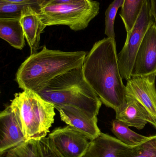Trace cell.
<instances>
[{
  "label": "cell",
  "instance_id": "5b68a950",
  "mask_svg": "<svg viewBox=\"0 0 156 157\" xmlns=\"http://www.w3.org/2000/svg\"><path fill=\"white\" fill-rule=\"evenodd\" d=\"M100 3L93 0H81L60 3L47 0L37 11L46 26L66 25L78 31L85 29L100 12Z\"/></svg>",
  "mask_w": 156,
  "mask_h": 157
},
{
  "label": "cell",
  "instance_id": "9a60e30c",
  "mask_svg": "<svg viewBox=\"0 0 156 157\" xmlns=\"http://www.w3.org/2000/svg\"><path fill=\"white\" fill-rule=\"evenodd\" d=\"M0 37L15 48L23 49L25 37L20 17H0Z\"/></svg>",
  "mask_w": 156,
  "mask_h": 157
},
{
  "label": "cell",
  "instance_id": "44dd1931",
  "mask_svg": "<svg viewBox=\"0 0 156 157\" xmlns=\"http://www.w3.org/2000/svg\"><path fill=\"white\" fill-rule=\"evenodd\" d=\"M27 6H28L0 0V17H20L23 8Z\"/></svg>",
  "mask_w": 156,
  "mask_h": 157
},
{
  "label": "cell",
  "instance_id": "8992f818",
  "mask_svg": "<svg viewBox=\"0 0 156 157\" xmlns=\"http://www.w3.org/2000/svg\"><path fill=\"white\" fill-rule=\"evenodd\" d=\"M154 22L150 0H145L133 27L126 35L124 46L118 54L119 69L123 79L127 81L132 78L137 52L147 31Z\"/></svg>",
  "mask_w": 156,
  "mask_h": 157
},
{
  "label": "cell",
  "instance_id": "484cf974",
  "mask_svg": "<svg viewBox=\"0 0 156 157\" xmlns=\"http://www.w3.org/2000/svg\"><path fill=\"white\" fill-rule=\"evenodd\" d=\"M87 157V156H86L84 155V156H83V157Z\"/></svg>",
  "mask_w": 156,
  "mask_h": 157
},
{
  "label": "cell",
  "instance_id": "3957f363",
  "mask_svg": "<svg viewBox=\"0 0 156 157\" xmlns=\"http://www.w3.org/2000/svg\"><path fill=\"white\" fill-rule=\"evenodd\" d=\"M37 93L54 107L71 105L94 117H97L102 103L86 80L82 65L54 78Z\"/></svg>",
  "mask_w": 156,
  "mask_h": 157
},
{
  "label": "cell",
  "instance_id": "7402d4cb",
  "mask_svg": "<svg viewBox=\"0 0 156 157\" xmlns=\"http://www.w3.org/2000/svg\"><path fill=\"white\" fill-rule=\"evenodd\" d=\"M43 157H63L49 142L48 137L38 140Z\"/></svg>",
  "mask_w": 156,
  "mask_h": 157
},
{
  "label": "cell",
  "instance_id": "d6986e66",
  "mask_svg": "<svg viewBox=\"0 0 156 157\" xmlns=\"http://www.w3.org/2000/svg\"><path fill=\"white\" fill-rule=\"evenodd\" d=\"M2 155L3 157H43L38 140L34 139L25 141Z\"/></svg>",
  "mask_w": 156,
  "mask_h": 157
},
{
  "label": "cell",
  "instance_id": "277c9868",
  "mask_svg": "<svg viewBox=\"0 0 156 157\" xmlns=\"http://www.w3.org/2000/svg\"><path fill=\"white\" fill-rule=\"evenodd\" d=\"M10 105L19 120L27 141L45 137L56 115L52 104L38 93L24 90L15 94Z\"/></svg>",
  "mask_w": 156,
  "mask_h": 157
},
{
  "label": "cell",
  "instance_id": "9c48e42d",
  "mask_svg": "<svg viewBox=\"0 0 156 157\" xmlns=\"http://www.w3.org/2000/svg\"><path fill=\"white\" fill-rule=\"evenodd\" d=\"M156 74L132 77L125 86V99L136 100L143 105L156 121Z\"/></svg>",
  "mask_w": 156,
  "mask_h": 157
},
{
  "label": "cell",
  "instance_id": "4fadbf2b",
  "mask_svg": "<svg viewBox=\"0 0 156 157\" xmlns=\"http://www.w3.org/2000/svg\"><path fill=\"white\" fill-rule=\"evenodd\" d=\"M20 22L30 48V55L34 54L39 48L40 36L47 26L41 20L36 9L31 6L23 8Z\"/></svg>",
  "mask_w": 156,
  "mask_h": 157
},
{
  "label": "cell",
  "instance_id": "ffe728a7",
  "mask_svg": "<svg viewBox=\"0 0 156 157\" xmlns=\"http://www.w3.org/2000/svg\"><path fill=\"white\" fill-rule=\"evenodd\" d=\"M124 0H114L105 12V34L107 37L115 39L114 24L118 9L122 7Z\"/></svg>",
  "mask_w": 156,
  "mask_h": 157
},
{
  "label": "cell",
  "instance_id": "ac0fdd59",
  "mask_svg": "<svg viewBox=\"0 0 156 157\" xmlns=\"http://www.w3.org/2000/svg\"><path fill=\"white\" fill-rule=\"evenodd\" d=\"M118 157H156V135L135 146H128L121 150Z\"/></svg>",
  "mask_w": 156,
  "mask_h": 157
},
{
  "label": "cell",
  "instance_id": "cb8c5ba5",
  "mask_svg": "<svg viewBox=\"0 0 156 157\" xmlns=\"http://www.w3.org/2000/svg\"><path fill=\"white\" fill-rule=\"evenodd\" d=\"M151 4V12L156 25V0H150Z\"/></svg>",
  "mask_w": 156,
  "mask_h": 157
},
{
  "label": "cell",
  "instance_id": "e0dca14e",
  "mask_svg": "<svg viewBox=\"0 0 156 157\" xmlns=\"http://www.w3.org/2000/svg\"><path fill=\"white\" fill-rule=\"evenodd\" d=\"M145 0H124L120 16L124 24L126 35L132 28Z\"/></svg>",
  "mask_w": 156,
  "mask_h": 157
},
{
  "label": "cell",
  "instance_id": "7c38bea8",
  "mask_svg": "<svg viewBox=\"0 0 156 157\" xmlns=\"http://www.w3.org/2000/svg\"><path fill=\"white\" fill-rule=\"evenodd\" d=\"M124 105L116 112V119L129 127L138 130L144 128L147 123L156 129L155 119L145 108L136 100L126 98Z\"/></svg>",
  "mask_w": 156,
  "mask_h": 157
},
{
  "label": "cell",
  "instance_id": "ba28073f",
  "mask_svg": "<svg viewBox=\"0 0 156 157\" xmlns=\"http://www.w3.org/2000/svg\"><path fill=\"white\" fill-rule=\"evenodd\" d=\"M156 74V25L154 22L147 31L136 57L132 77Z\"/></svg>",
  "mask_w": 156,
  "mask_h": 157
},
{
  "label": "cell",
  "instance_id": "d4e9b609",
  "mask_svg": "<svg viewBox=\"0 0 156 157\" xmlns=\"http://www.w3.org/2000/svg\"><path fill=\"white\" fill-rule=\"evenodd\" d=\"M56 2L60 3L73 2H79L81 0H55Z\"/></svg>",
  "mask_w": 156,
  "mask_h": 157
},
{
  "label": "cell",
  "instance_id": "7a4b0ae2",
  "mask_svg": "<svg viewBox=\"0 0 156 157\" xmlns=\"http://www.w3.org/2000/svg\"><path fill=\"white\" fill-rule=\"evenodd\" d=\"M84 51L66 52L50 50L45 46L31 54L17 70L16 81L20 88L36 93L56 77L83 65Z\"/></svg>",
  "mask_w": 156,
  "mask_h": 157
},
{
  "label": "cell",
  "instance_id": "30bf717a",
  "mask_svg": "<svg viewBox=\"0 0 156 157\" xmlns=\"http://www.w3.org/2000/svg\"><path fill=\"white\" fill-rule=\"evenodd\" d=\"M1 155L26 141L19 120L10 105L0 113Z\"/></svg>",
  "mask_w": 156,
  "mask_h": 157
},
{
  "label": "cell",
  "instance_id": "5bb4252c",
  "mask_svg": "<svg viewBox=\"0 0 156 157\" xmlns=\"http://www.w3.org/2000/svg\"><path fill=\"white\" fill-rule=\"evenodd\" d=\"M127 146L117 138L101 133L98 138L91 141L85 155L89 157H118L119 152Z\"/></svg>",
  "mask_w": 156,
  "mask_h": 157
},
{
  "label": "cell",
  "instance_id": "2e32d148",
  "mask_svg": "<svg viewBox=\"0 0 156 157\" xmlns=\"http://www.w3.org/2000/svg\"><path fill=\"white\" fill-rule=\"evenodd\" d=\"M111 130L117 139L129 146L138 145L150 137L135 132L130 129L129 126L116 119L113 121Z\"/></svg>",
  "mask_w": 156,
  "mask_h": 157
},
{
  "label": "cell",
  "instance_id": "8fae6325",
  "mask_svg": "<svg viewBox=\"0 0 156 157\" xmlns=\"http://www.w3.org/2000/svg\"><path fill=\"white\" fill-rule=\"evenodd\" d=\"M55 108L59 112L63 122L84 133L91 141L98 138L101 134L97 124V117L71 105L56 106Z\"/></svg>",
  "mask_w": 156,
  "mask_h": 157
},
{
  "label": "cell",
  "instance_id": "6da1fadb",
  "mask_svg": "<svg viewBox=\"0 0 156 157\" xmlns=\"http://www.w3.org/2000/svg\"><path fill=\"white\" fill-rule=\"evenodd\" d=\"M87 82L102 102L115 111L125 103V86L120 72L115 39L96 42L82 65Z\"/></svg>",
  "mask_w": 156,
  "mask_h": 157
},
{
  "label": "cell",
  "instance_id": "603a6c76",
  "mask_svg": "<svg viewBox=\"0 0 156 157\" xmlns=\"http://www.w3.org/2000/svg\"><path fill=\"white\" fill-rule=\"evenodd\" d=\"M5 1L22 4L28 6H31L35 8L37 10L38 7L43 5L46 2L47 0H5Z\"/></svg>",
  "mask_w": 156,
  "mask_h": 157
},
{
  "label": "cell",
  "instance_id": "52a82bcc",
  "mask_svg": "<svg viewBox=\"0 0 156 157\" xmlns=\"http://www.w3.org/2000/svg\"><path fill=\"white\" fill-rule=\"evenodd\" d=\"M48 138L63 157H83L91 142L84 133L68 125L55 129Z\"/></svg>",
  "mask_w": 156,
  "mask_h": 157
}]
</instances>
